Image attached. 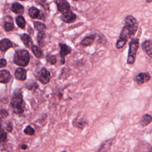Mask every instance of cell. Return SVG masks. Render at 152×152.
Segmentation results:
<instances>
[{"label":"cell","instance_id":"obj_1","mask_svg":"<svg viewBox=\"0 0 152 152\" xmlns=\"http://www.w3.org/2000/svg\"><path fill=\"white\" fill-rule=\"evenodd\" d=\"M138 23L135 18L132 15H128L125 19V24L120 36L116 42V48L121 49L126 44L128 40L134 36L137 31Z\"/></svg>","mask_w":152,"mask_h":152},{"label":"cell","instance_id":"obj_2","mask_svg":"<svg viewBox=\"0 0 152 152\" xmlns=\"http://www.w3.org/2000/svg\"><path fill=\"white\" fill-rule=\"evenodd\" d=\"M10 104L12 108L14 113L16 114H21L24 112L25 103L23 100L22 91L20 89H16L14 91Z\"/></svg>","mask_w":152,"mask_h":152},{"label":"cell","instance_id":"obj_3","mask_svg":"<svg viewBox=\"0 0 152 152\" xmlns=\"http://www.w3.org/2000/svg\"><path fill=\"white\" fill-rule=\"evenodd\" d=\"M30 61V55L26 50H18L14 56V62L20 66H26Z\"/></svg>","mask_w":152,"mask_h":152},{"label":"cell","instance_id":"obj_4","mask_svg":"<svg viewBox=\"0 0 152 152\" xmlns=\"http://www.w3.org/2000/svg\"><path fill=\"white\" fill-rule=\"evenodd\" d=\"M139 48V39L133 38L129 43L128 55L127 58V64H133L135 62L137 52Z\"/></svg>","mask_w":152,"mask_h":152},{"label":"cell","instance_id":"obj_5","mask_svg":"<svg viewBox=\"0 0 152 152\" xmlns=\"http://www.w3.org/2000/svg\"><path fill=\"white\" fill-rule=\"evenodd\" d=\"M37 80L43 84H48L50 79V74L45 68H42L37 73Z\"/></svg>","mask_w":152,"mask_h":152},{"label":"cell","instance_id":"obj_6","mask_svg":"<svg viewBox=\"0 0 152 152\" xmlns=\"http://www.w3.org/2000/svg\"><path fill=\"white\" fill-rule=\"evenodd\" d=\"M59 46L60 47L59 55L61 56V64H64L65 61V56L71 52L72 49L68 45L64 43H59Z\"/></svg>","mask_w":152,"mask_h":152},{"label":"cell","instance_id":"obj_7","mask_svg":"<svg viewBox=\"0 0 152 152\" xmlns=\"http://www.w3.org/2000/svg\"><path fill=\"white\" fill-rule=\"evenodd\" d=\"M55 3L58 10L62 14L68 12L70 10V5L66 0H55Z\"/></svg>","mask_w":152,"mask_h":152},{"label":"cell","instance_id":"obj_8","mask_svg":"<svg viewBox=\"0 0 152 152\" xmlns=\"http://www.w3.org/2000/svg\"><path fill=\"white\" fill-rule=\"evenodd\" d=\"M61 20L66 23H71L75 21L77 19V15L70 10L68 12L63 13L60 16Z\"/></svg>","mask_w":152,"mask_h":152},{"label":"cell","instance_id":"obj_9","mask_svg":"<svg viewBox=\"0 0 152 152\" xmlns=\"http://www.w3.org/2000/svg\"><path fill=\"white\" fill-rule=\"evenodd\" d=\"M151 78V76L148 72H140L135 77V82L140 85L148 82Z\"/></svg>","mask_w":152,"mask_h":152},{"label":"cell","instance_id":"obj_10","mask_svg":"<svg viewBox=\"0 0 152 152\" xmlns=\"http://www.w3.org/2000/svg\"><path fill=\"white\" fill-rule=\"evenodd\" d=\"M28 14L32 18L44 20V16L41 11L34 7H31L28 10Z\"/></svg>","mask_w":152,"mask_h":152},{"label":"cell","instance_id":"obj_11","mask_svg":"<svg viewBox=\"0 0 152 152\" xmlns=\"http://www.w3.org/2000/svg\"><path fill=\"white\" fill-rule=\"evenodd\" d=\"M113 138H110L103 141L101 144L98 152H108V151L110 148V147L113 142Z\"/></svg>","mask_w":152,"mask_h":152},{"label":"cell","instance_id":"obj_12","mask_svg":"<svg viewBox=\"0 0 152 152\" xmlns=\"http://www.w3.org/2000/svg\"><path fill=\"white\" fill-rule=\"evenodd\" d=\"M15 77L19 80L24 81L26 79V71L23 68H18L15 72Z\"/></svg>","mask_w":152,"mask_h":152},{"label":"cell","instance_id":"obj_13","mask_svg":"<svg viewBox=\"0 0 152 152\" xmlns=\"http://www.w3.org/2000/svg\"><path fill=\"white\" fill-rule=\"evenodd\" d=\"M152 44L151 41L150 40H145L142 43V49L147 53V54L151 58L152 55Z\"/></svg>","mask_w":152,"mask_h":152},{"label":"cell","instance_id":"obj_14","mask_svg":"<svg viewBox=\"0 0 152 152\" xmlns=\"http://www.w3.org/2000/svg\"><path fill=\"white\" fill-rule=\"evenodd\" d=\"M21 39L24 45L28 48H31L33 46V43L30 36L27 34H23L21 35Z\"/></svg>","mask_w":152,"mask_h":152},{"label":"cell","instance_id":"obj_15","mask_svg":"<svg viewBox=\"0 0 152 152\" xmlns=\"http://www.w3.org/2000/svg\"><path fill=\"white\" fill-rule=\"evenodd\" d=\"M12 46V43L9 39H4L0 41V50L2 52L6 51Z\"/></svg>","mask_w":152,"mask_h":152},{"label":"cell","instance_id":"obj_16","mask_svg":"<svg viewBox=\"0 0 152 152\" xmlns=\"http://www.w3.org/2000/svg\"><path fill=\"white\" fill-rule=\"evenodd\" d=\"M11 78V74L7 70L0 71V83H7Z\"/></svg>","mask_w":152,"mask_h":152},{"label":"cell","instance_id":"obj_17","mask_svg":"<svg viewBox=\"0 0 152 152\" xmlns=\"http://www.w3.org/2000/svg\"><path fill=\"white\" fill-rule=\"evenodd\" d=\"M95 38H96L95 34H92V35L87 36L83 39V40L80 43V45L83 46H90L94 42Z\"/></svg>","mask_w":152,"mask_h":152},{"label":"cell","instance_id":"obj_18","mask_svg":"<svg viewBox=\"0 0 152 152\" xmlns=\"http://www.w3.org/2000/svg\"><path fill=\"white\" fill-rule=\"evenodd\" d=\"M11 10L15 14H22L24 12V7L18 2H14L12 5Z\"/></svg>","mask_w":152,"mask_h":152},{"label":"cell","instance_id":"obj_19","mask_svg":"<svg viewBox=\"0 0 152 152\" xmlns=\"http://www.w3.org/2000/svg\"><path fill=\"white\" fill-rule=\"evenodd\" d=\"M152 120L151 116L149 114H145L142 116L140 120V124L142 126H145L148 125H149Z\"/></svg>","mask_w":152,"mask_h":152},{"label":"cell","instance_id":"obj_20","mask_svg":"<svg viewBox=\"0 0 152 152\" xmlns=\"http://www.w3.org/2000/svg\"><path fill=\"white\" fill-rule=\"evenodd\" d=\"M46 37V36L44 31H39L38 32L36 39H37V43L41 47L44 46V42H45V40Z\"/></svg>","mask_w":152,"mask_h":152},{"label":"cell","instance_id":"obj_21","mask_svg":"<svg viewBox=\"0 0 152 152\" xmlns=\"http://www.w3.org/2000/svg\"><path fill=\"white\" fill-rule=\"evenodd\" d=\"M31 51L34 56L37 58H42L43 56V53L41 49L36 46H33L31 47Z\"/></svg>","mask_w":152,"mask_h":152},{"label":"cell","instance_id":"obj_22","mask_svg":"<svg viewBox=\"0 0 152 152\" xmlns=\"http://www.w3.org/2000/svg\"><path fill=\"white\" fill-rule=\"evenodd\" d=\"M34 28L39 31H44L46 29V25L40 21H34L33 22Z\"/></svg>","mask_w":152,"mask_h":152},{"label":"cell","instance_id":"obj_23","mask_svg":"<svg viewBox=\"0 0 152 152\" xmlns=\"http://www.w3.org/2000/svg\"><path fill=\"white\" fill-rule=\"evenodd\" d=\"M87 124V121L81 119L78 120L77 119H75L73 121V125L74 126L78 128H83Z\"/></svg>","mask_w":152,"mask_h":152},{"label":"cell","instance_id":"obj_24","mask_svg":"<svg viewBox=\"0 0 152 152\" xmlns=\"http://www.w3.org/2000/svg\"><path fill=\"white\" fill-rule=\"evenodd\" d=\"M7 140V134L6 132L2 128L1 120L0 119V142H5Z\"/></svg>","mask_w":152,"mask_h":152},{"label":"cell","instance_id":"obj_25","mask_svg":"<svg viewBox=\"0 0 152 152\" xmlns=\"http://www.w3.org/2000/svg\"><path fill=\"white\" fill-rule=\"evenodd\" d=\"M16 23L19 27L21 28H24L26 26V21L24 17L21 15H18L16 18Z\"/></svg>","mask_w":152,"mask_h":152},{"label":"cell","instance_id":"obj_26","mask_svg":"<svg viewBox=\"0 0 152 152\" xmlns=\"http://www.w3.org/2000/svg\"><path fill=\"white\" fill-rule=\"evenodd\" d=\"M46 61L50 65H54L56 62V59L55 56L50 54L46 55Z\"/></svg>","mask_w":152,"mask_h":152},{"label":"cell","instance_id":"obj_27","mask_svg":"<svg viewBox=\"0 0 152 152\" xmlns=\"http://www.w3.org/2000/svg\"><path fill=\"white\" fill-rule=\"evenodd\" d=\"M4 27L6 31H10L13 29L14 24L12 21H6L4 24Z\"/></svg>","mask_w":152,"mask_h":152},{"label":"cell","instance_id":"obj_28","mask_svg":"<svg viewBox=\"0 0 152 152\" xmlns=\"http://www.w3.org/2000/svg\"><path fill=\"white\" fill-rule=\"evenodd\" d=\"M34 129L30 125H28L24 129V132L28 135H33L34 134Z\"/></svg>","mask_w":152,"mask_h":152},{"label":"cell","instance_id":"obj_29","mask_svg":"<svg viewBox=\"0 0 152 152\" xmlns=\"http://www.w3.org/2000/svg\"><path fill=\"white\" fill-rule=\"evenodd\" d=\"M8 116V112L7 110L4 109H0V119L1 120L2 119H5L7 118Z\"/></svg>","mask_w":152,"mask_h":152},{"label":"cell","instance_id":"obj_30","mask_svg":"<svg viewBox=\"0 0 152 152\" xmlns=\"http://www.w3.org/2000/svg\"><path fill=\"white\" fill-rule=\"evenodd\" d=\"M38 87V85L35 82H32L31 83H28L27 84V88L29 90H32L33 88H37Z\"/></svg>","mask_w":152,"mask_h":152},{"label":"cell","instance_id":"obj_31","mask_svg":"<svg viewBox=\"0 0 152 152\" xmlns=\"http://www.w3.org/2000/svg\"><path fill=\"white\" fill-rule=\"evenodd\" d=\"M7 65V61L5 59H0V67L3 68Z\"/></svg>","mask_w":152,"mask_h":152},{"label":"cell","instance_id":"obj_32","mask_svg":"<svg viewBox=\"0 0 152 152\" xmlns=\"http://www.w3.org/2000/svg\"><path fill=\"white\" fill-rule=\"evenodd\" d=\"M6 129L9 132H11L12 130V126L11 124H8L7 126H6Z\"/></svg>","mask_w":152,"mask_h":152},{"label":"cell","instance_id":"obj_33","mask_svg":"<svg viewBox=\"0 0 152 152\" xmlns=\"http://www.w3.org/2000/svg\"><path fill=\"white\" fill-rule=\"evenodd\" d=\"M27 148V145L26 144H23L21 145V149L23 150H26Z\"/></svg>","mask_w":152,"mask_h":152},{"label":"cell","instance_id":"obj_34","mask_svg":"<svg viewBox=\"0 0 152 152\" xmlns=\"http://www.w3.org/2000/svg\"><path fill=\"white\" fill-rule=\"evenodd\" d=\"M151 1V0H146L147 2H150Z\"/></svg>","mask_w":152,"mask_h":152},{"label":"cell","instance_id":"obj_35","mask_svg":"<svg viewBox=\"0 0 152 152\" xmlns=\"http://www.w3.org/2000/svg\"><path fill=\"white\" fill-rule=\"evenodd\" d=\"M149 152H151V149L150 150V151H149Z\"/></svg>","mask_w":152,"mask_h":152},{"label":"cell","instance_id":"obj_36","mask_svg":"<svg viewBox=\"0 0 152 152\" xmlns=\"http://www.w3.org/2000/svg\"><path fill=\"white\" fill-rule=\"evenodd\" d=\"M61 152H66V151H61Z\"/></svg>","mask_w":152,"mask_h":152},{"label":"cell","instance_id":"obj_37","mask_svg":"<svg viewBox=\"0 0 152 152\" xmlns=\"http://www.w3.org/2000/svg\"><path fill=\"white\" fill-rule=\"evenodd\" d=\"M20 1H24V0H20Z\"/></svg>","mask_w":152,"mask_h":152},{"label":"cell","instance_id":"obj_38","mask_svg":"<svg viewBox=\"0 0 152 152\" xmlns=\"http://www.w3.org/2000/svg\"><path fill=\"white\" fill-rule=\"evenodd\" d=\"M74 1H78V0H74Z\"/></svg>","mask_w":152,"mask_h":152}]
</instances>
